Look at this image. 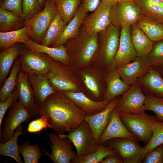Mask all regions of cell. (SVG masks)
Masks as SVG:
<instances>
[{
    "label": "cell",
    "instance_id": "cell-25",
    "mask_svg": "<svg viewBox=\"0 0 163 163\" xmlns=\"http://www.w3.org/2000/svg\"><path fill=\"white\" fill-rule=\"evenodd\" d=\"M88 12L81 4L73 18L67 24L62 34L51 47L63 45L69 40L76 37L80 31V27L87 16Z\"/></svg>",
    "mask_w": 163,
    "mask_h": 163
},
{
    "label": "cell",
    "instance_id": "cell-49",
    "mask_svg": "<svg viewBox=\"0 0 163 163\" xmlns=\"http://www.w3.org/2000/svg\"><path fill=\"white\" fill-rule=\"evenodd\" d=\"M138 1L152 3L163 6V3L161 0H134V1Z\"/></svg>",
    "mask_w": 163,
    "mask_h": 163
},
{
    "label": "cell",
    "instance_id": "cell-7",
    "mask_svg": "<svg viewBox=\"0 0 163 163\" xmlns=\"http://www.w3.org/2000/svg\"><path fill=\"white\" fill-rule=\"evenodd\" d=\"M57 12L53 0H46L43 9L32 19L25 21L32 40L41 44L50 24Z\"/></svg>",
    "mask_w": 163,
    "mask_h": 163
},
{
    "label": "cell",
    "instance_id": "cell-4",
    "mask_svg": "<svg viewBox=\"0 0 163 163\" xmlns=\"http://www.w3.org/2000/svg\"><path fill=\"white\" fill-rule=\"evenodd\" d=\"M52 86L57 92L80 91L79 82L74 77L71 67L51 58L50 69L46 75Z\"/></svg>",
    "mask_w": 163,
    "mask_h": 163
},
{
    "label": "cell",
    "instance_id": "cell-11",
    "mask_svg": "<svg viewBox=\"0 0 163 163\" xmlns=\"http://www.w3.org/2000/svg\"><path fill=\"white\" fill-rule=\"evenodd\" d=\"M143 15L133 2H118L112 6L110 19L112 24L122 28L136 23Z\"/></svg>",
    "mask_w": 163,
    "mask_h": 163
},
{
    "label": "cell",
    "instance_id": "cell-51",
    "mask_svg": "<svg viewBox=\"0 0 163 163\" xmlns=\"http://www.w3.org/2000/svg\"><path fill=\"white\" fill-rule=\"evenodd\" d=\"M107 2L112 5L118 2V0H104Z\"/></svg>",
    "mask_w": 163,
    "mask_h": 163
},
{
    "label": "cell",
    "instance_id": "cell-35",
    "mask_svg": "<svg viewBox=\"0 0 163 163\" xmlns=\"http://www.w3.org/2000/svg\"><path fill=\"white\" fill-rule=\"evenodd\" d=\"M20 71V64L17 58L14 63L8 77L1 87L0 102L6 101L15 88L17 76Z\"/></svg>",
    "mask_w": 163,
    "mask_h": 163
},
{
    "label": "cell",
    "instance_id": "cell-15",
    "mask_svg": "<svg viewBox=\"0 0 163 163\" xmlns=\"http://www.w3.org/2000/svg\"><path fill=\"white\" fill-rule=\"evenodd\" d=\"M112 5L104 0H101L93 13L84 20L83 26L88 32L98 33L111 24L110 14Z\"/></svg>",
    "mask_w": 163,
    "mask_h": 163
},
{
    "label": "cell",
    "instance_id": "cell-48",
    "mask_svg": "<svg viewBox=\"0 0 163 163\" xmlns=\"http://www.w3.org/2000/svg\"><path fill=\"white\" fill-rule=\"evenodd\" d=\"M100 163H123L120 157L117 154L107 155Z\"/></svg>",
    "mask_w": 163,
    "mask_h": 163
},
{
    "label": "cell",
    "instance_id": "cell-54",
    "mask_svg": "<svg viewBox=\"0 0 163 163\" xmlns=\"http://www.w3.org/2000/svg\"><path fill=\"white\" fill-rule=\"evenodd\" d=\"M163 3V0H161Z\"/></svg>",
    "mask_w": 163,
    "mask_h": 163
},
{
    "label": "cell",
    "instance_id": "cell-30",
    "mask_svg": "<svg viewBox=\"0 0 163 163\" xmlns=\"http://www.w3.org/2000/svg\"><path fill=\"white\" fill-rule=\"evenodd\" d=\"M25 24V21L22 16L0 8V32L18 30Z\"/></svg>",
    "mask_w": 163,
    "mask_h": 163
},
{
    "label": "cell",
    "instance_id": "cell-3",
    "mask_svg": "<svg viewBox=\"0 0 163 163\" xmlns=\"http://www.w3.org/2000/svg\"><path fill=\"white\" fill-rule=\"evenodd\" d=\"M120 31V27L111 24L98 33V48L92 60L97 61L104 73L116 68L114 59L119 47Z\"/></svg>",
    "mask_w": 163,
    "mask_h": 163
},
{
    "label": "cell",
    "instance_id": "cell-8",
    "mask_svg": "<svg viewBox=\"0 0 163 163\" xmlns=\"http://www.w3.org/2000/svg\"><path fill=\"white\" fill-rule=\"evenodd\" d=\"M51 58L46 54L34 51L23 46L18 57L20 64V71L27 75L35 73L46 75L50 69Z\"/></svg>",
    "mask_w": 163,
    "mask_h": 163
},
{
    "label": "cell",
    "instance_id": "cell-46",
    "mask_svg": "<svg viewBox=\"0 0 163 163\" xmlns=\"http://www.w3.org/2000/svg\"><path fill=\"white\" fill-rule=\"evenodd\" d=\"M47 127L50 128L46 119L44 117H40L29 124L27 131L30 133H39Z\"/></svg>",
    "mask_w": 163,
    "mask_h": 163
},
{
    "label": "cell",
    "instance_id": "cell-17",
    "mask_svg": "<svg viewBox=\"0 0 163 163\" xmlns=\"http://www.w3.org/2000/svg\"><path fill=\"white\" fill-rule=\"evenodd\" d=\"M16 87L18 93L19 101L28 110L32 117L37 116L39 107L34 91L28 80L27 75L21 71L17 76Z\"/></svg>",
    "mask_w": 163,
    "mask_h": 163
},
{
    "label": "cell",
    "instance_id": "cell-16",
    "mask_svg": "<svg viewBox=\"0 0 163 163\" xmlns=\"http://www.w3.org/2000/svg\"><path fill=\"white\" fill-rule=\"evenodd\" d=\"M131 26L123 27L120 30L119 47L114 59L116 69L132 62L137 56L131 40Z\"/></svg>",
    "mask_w": 163,
    "mask_h": 163
},
{
    "label": "cell",
    "instance_id": "cell-44",
    "mask_svg": "<svg viewBox=\"0 0 163 163\" xmlns=\"http://www.w3.org/2000/svg\"><path fill=\"white\" fill-rule=\"evenodd\" d=\"M22 0H0V6L22 16Z\"/></svg>",
    "mask_w": 163,
    "mask_h": 163
},
{
    "label": "cell",
    "instance_id": "cell-19",
    "mask_svg": "<svg viewBox=\"0 0 163 163\" xmlns=\"http://www.w3.org/2000/svg\"><path fill=\"white\" fill-rule=\"evenodd\" d=\"M61 92L73 101L86 116H91L98 113L105 109L110 102L105 100H94L81 91Z\"/></svg>",
    "mask_w": 163,
    "mask_h": 163
},
{
    "label": "cell",
    "instance_id": "cell-10",
    "mask_svg": "<svg viewBox=\"0 0 163 163\" xmlns=\"http://www.w3.org/2000/svg\"><path fill=\"white\" fill-rule=\"evenodd\" d=\"M114 110L120 113H137L145 110V94L139 84L130 86L122 95Z\"/></svg>",
    "mask_w": 163,
    "mask_h": 163
},
{
    "label": "cell",
    "instance_id": "cell-38",
    "mask_svg": "<svg viewBox=\"0 0 163 163\" xmlns=\"http://www.w3.org/2000/svg\"><path fill=\"white\" fill-rule=\"evenodd\" d=\"M149 126L152 132V137L149 142L143 147L147 153L163 144V121L157 119L152 120L149 123Z\"/></svg>",
    "mask_w": 163,
    "mask_h": 163
},
{
    "label": "cell",
    "instance_id": "cell-20",
    "mask_svg": "<svg viewBox=\"0 0 163 163\" xmlns=\"http://www.w3.org/2000/svg\"><path fill=\"white\" fill-rule=\"evenodd\" d=\"M119 138L138 141L123 123L119 113L113 110L111 114L108 123L101 135L98 144L102 145L109 139Z\"/></svg>",
    "mask_w": 163,
    "mask_h": 163
},
{
    "label": "cell",
    "instance_id": "cell-32",
    "mask_svg": "<svg viewBox=\"0 0 163 163\" xmlns=\"http://www.w3.org/2000/svg\"><path fill=\"white\" fill-rule=\"evenodd\" d=\"M67 24L57 12L48 27L41 44L52 46L61 36Z\"/></svg>",
    "mask_w": 163,
    "mask_h": 163
},
{
    "label": "cell",
    "instance_id": "cell-9",
    "mask_svg": "<svg viewBox=\"0 0 163 163\" xmlns=\"http://www.w3.org/2000/svg\"><path fill=\"white\" fill-rule=\"evenodd\" d=\"M69 132L67 134L58 135L61 137L71 140L76 148L78 158L89 153L97 144L91 127L84 120Z\"/></svg>",
    "mask_w": 163,
    "mask_h": 163
},
{
    "label": "cell",
    "instance_id": "cell-18",
    "mask_svg": "<svg viewBox=\"0 0 163 163\" xmlns=\"http://www.w3.org/2000/svg\"><path fill=\"white\" fill-rule=\"evenodd\" d=\"M121 97L119 96L114 99L105 109L98 113L91 116H85L84 120L91 127L97 144L101 135L108 123L111 113Z\"/></svg>",
    "mask_w": 163,
    "mask_h": 163
},
{
    "label": "cell",
    "instance_id": "cell-12",
    "mask_svg": "<svg viewBox=\"0 0 163 163\" xmlns=\"http://www.w3.org/2000/svg\"><path fill=\"white\" fill-rule=\"evenodd\" d=\"M32 117L26 108L19 101H15L11 106L0 133V143H4L13 136L14 131L21 124Z\"/></svg>",
    "mask_w": 163,
    "mask_h": 163
},
{
    "label": "cell",
    "instance_id": "cell-36",
    "mask_svg": "<svg viewBox=\"0 0 163 163\" xmlns=\"http://www.w3.org/2000/svg\"><path fill=\"white\" fill-rule=\"evenodd\" d=\"M57 12L67 24L73 18L81 4V0H53Z\"/></svg>",
    "mask_w": 163,
    "mask_h": 163
},
{
    "label": "cell",
    "instance_id": "cell-14",
    "mask_svg": "<svg viewBox=\"0 0 163 163\" xmlns=\"http://www.w3.org/2000/svg\"><path fill=\"white\" fill-rule=\"evenodd\" d=\"M152 67L147 56H138L133 61L117 69L122 79L130 86L137 83Z\"/></svg>",
    "mask_w": 163,
    "mask_h": 163
},
{
    "label": "cell",
    "instance_id": "cell-52",
    "mask_svg": "<svg viewBox=\"0 0 163 163\" xmlns=\"http://www.w3.org/2000/svg\"><path fill=\"white\" fill-rule=\"evenodd\" d=\"M40 5L42 8L44 7L46 0H38Z\"/></svg>",
    "mask_w": 163,
    "mask_h": 163
},
{
    "label": "cell",
    "instance_id": "cell-53",
    "mask_svg": "<svg viewBox=\"0 0 163 163\" xmlns=\"http://www.w3.org/2000/svg\"><path fill=\"white\" fill-rule=\"evenodd\" d=\"M134 0H118V2H133Z\"/></svg>",
    "mask_w": 163,
    "mask_h": 163
},
{
    "label": "cell",
    "instance_id": "cell-23",
    "mask_svg": "<svg viewBox=\"0 0 163 163\" xmlns=\"http://www.w3.org/2000/svg\"><path fill=\"white\" fill-rule=\"evenodd\" d=\"M22 44L26 48L46 54L67 66H71V60L63 45L57 47H50L40 44L30 39Z\"/></svg>",
    "mask_w": 163,
    "mask_h": 163
},
{
    "label": "cell",
    "instance_id": "cell-45",
    "mask_svg": "<svg viewBox=\"0 0 163 163\" xmlns=\"http://www.w3.org/2000/svg\"><path fill=\"white\" fill-rule=\"evenodd\" d=\"M19 98L18 93L16 87L8 98L3 102H0V133L1 126L5 114L8 109L14 102Z\"/></svg>",
    "mask_w": 163,
    "mask_h": 163
},
{
    "label": "cell",
    "instance_id": "cell-5",
    "mask_svg": "<svg viewBox=\"0 0 163 163\" xmlns=\"http://www.w3.org/2000/svg\"><path fill=\"white\" fill-rule=\"evenodd\" d=\"M137 141L119 138L109 139L102 145L113 150L120 157L123 163H141L147 153Z\"/></svg>",
    "mask_w": 163,
    "mask_h": 163
},
{
    "label": "cell",
    "instance_id": "cell-50",
    "mask_svg": "<svg viewBox=\"0 0 163 163\" xmlns=\"http://www.w3.org/2000/svg\"><path fill=\"white\" fill-rule=\"evenodd\" d=\"M161 76L163 77V64L158 67H156Z\"/></svg>",
    "mask_w": 163,
    "mask_h": 163
},
{
    "label": "cell",
    "instance_id": "cell-1",
    "mask_svg": "<svg viewBox=\"0 0 163 163\" xmlns=\"http://www.w3.org/2000/svg\"><path fill=\"white\" fill-rule=\"evenodd\" d=\"M38 115L47 119L58 134H63L83 120L85 115L71 99L61 92L50 95L39 107Z\"/></svg>",
    "mask_w": 163,
    "mask_h": 163
},
{
    "label": "cell",
    "instance_id": "cell-41",
    "mask_svg": "<svg viewBox=\"0 0 163 163\" xmlns=\"http://www.w3.org/2000/svg\"><path fill=\"white\" fill-rule=\"evenodd\" d=\"M22 17L26 22L42 10L38 0H22Z\"/></svg>",
    "mask_w": 163,
    "mask_h": 163
},
{
    "label": "cell",
    "instance_id": "cell-27",
    "mask_svg": "<svg viewBox=\"0 0 163 163\" xmlns=\"http://www.w3.org/2000/svg\"><path fill=\"white\" fill-rule=\"evenodd\" d=\"M130 34L137 56H147L155 43L149 38L136 23L131 25Z\"/></svg>",
    "mask_w": 163,
    "mask_h": 163
},
{
    "label": "cell",
    "instance_id": "cell-24",
    "mask_svg": "<svg viewBox=\"0 0 163 163\" xmlns=\"http://www.w3.org/2000/svg\"><path fill=\"white\" fill-rule=\"evenodd\" d=\"M137 83L145 94L163 98V77L156 67L152 66L147 73Z\"/></svg>",
    "mask_w": 163,
    "mask_h": 163
},
{
    "label": "cell",
    "instance_id": "cell-37",
    "mask_svg": "<svg viewBox=\"0 0 163 163\" xmlns=\"http://www.w3.org/2000/svg\"><path fill=\"white\" fill-rule=\"evenodd\" d=\"M133 2L138 6L143 16L163 23V6L140 1Z\"/></svg>",
    "mask_w": 163,
    "mask_h": 163
},
{
    "label": "cell",
    "instance_id": "cell-28",
    "mask_svg": "<svg viewBox=\"0 0 163 163\" xmlns=\"http://www.w3.org/2000/svg\"><path fill=\"white\" fill-rule=\"evenodd\" d=\"M31 37L28 27L25 25L20 29L6 32H0V52L17 43H24Z\"/></svg>",
    "mask_w": 163,
    "mask_h": 163
},
{
    "label": "cell",
    "instance_id": "cell-13",
    "mask_svg": "<svg viewBox=\"0 0 163 163\" xmlns=\"http://www.w3.org/2000/svg\"><path fill=\"white\" fill-rule=\"evenodd\" d=\"M49 136L52 153L50 154L44 149L43 152L54 163H70L77 157L76 152L72 150V143L69 139L55 133H50Z\"/></svg>",
    "mask_w": 163,
    "mask_h": 163
},
{
    "label": "cell",
    "instance_id": "cell-21",
    "mask_svg": "<svg viewBox=\"0 0 163 163\" xmlns=\"http://www.w3.org/2000/svg\"><path fill=\"white\" fill-rule=\"evenodd\" d=\"M106 89L103 100L110 102L122 95L130 86L121 78L116 68L104 73Z\"/></svg>",
    "mask_w": 163,
    "mask_h": 163
},
{
    "label": "cell",
    "instance_id": "cell-2",
    "mask_svg": "<svg viewBox=\"0 0 163 163\" xmlns=\"http://www.w3.org/2000/svg\"><path fill=\"white\" fill-rule=\"evenodd\" d=\"M63 45L72 65L86 66L92 60L98 49V33H90L83 26L76 37L69 40Z\"/></svg>",
    "mask_w": 163,
    "mask_h": 163
},
{
    "label": "cell",
    "instance_id": "cell-6",
    "mask_svg": "<svg viewBox=\"0 0 163 163\" xmlns=\"http://www.w3.org/2000/svg\"><path fill=\"white\" fill-rule=\"evenodd\" d=\"M119 114L122 122L128 130L138 141L142 142L146 145L152 136L149 123L152 120H158L156 115H149L145 111L137 113Z\"/></svg>",
    "mask_w": 163,
    "mask_h": 163
},
{
    "label": "cell",
    "instance_id": "cell-26",
    "mask_svg": "<svg viewBox=\"0 0 163 163\" xmlns=\"http://www.w3.org/2000/svg\"><path fill=\"white\" fill-rule=\"evenodd\" d=\"M23 46L17 43L0 53V86L3 85Z\"/></svg>",
    "mask_w": 163,
    "mask_h": 163
},
{
    "label": "cell",
    "instance_id": "cell-39",
    "mask_svg": "<svg viewBox=\"0 0 163 163\" xmlns=\"http://www.w3.org/2000/svg\"><path fill=\"white\" fill-rule=\"evenodd\" d=\"M18 149L19 153L22 155L25 163H38L39 159L43 155L37 145H30L28 141L18 145Z\"/></svg>",
    "mask_w": 163,
    "mask_h": 163
},
{
    "label": "cell",
    "instance_id": "cell-47",
    "mask_svg": "<svg viewBox=\"0 0 163 163\" xmlns=\"http://www.w3.org/2000/svg\"><path fill=\"white\" fill-rule=\"evenodd\" d=\"M101 0H81V4L87 11L93 12L97 8Z\"/></svg>",
    "mask_w": 163,
    "mask_h": 163
},
{
    "label": "cell",
    "instance_id": "cell-42",
    "mask_svg": "<svg viewBox=\"0 0 163 163\" xmlns=\"http://www.w3.org/2000/svg\"><path fill=\"white\" fill-rule=\"evenodd\" d=\"M147 57L152 66L158 67L163 64V40L154 43Z\"/></svg>",
    "mask_w": 163,
    "mask_h": 163
},
{
    "label": "cell",
    "instance_id": "cell-40",
    "mask_svg": "<svg viewBox=\"0 0 163 163\" xmlns=\"http://www.w3.org/2000/svg\"><path fill=\"white\" fill-rule=\"evenodd\" d=\"M145 94V110L153 112L158 120L163 121V98L156 97L150 94Z\"/></svg>",
    "mask_w": 163,
    "mask_h": 163
},
{
    "label": "cell",
    "instance_id": "cell-43",
    "mask_svg": "<svg viewBox=\"0 0 163 163\" xmlns=\"http://www.w3.org/2000/svg\"><path fill=\"white\" fill-rule=\"evenodd\" d=\"M142 163H163V144L148 152Z\"/></svg>",
    "mask_w": 163,
    "mask_h": 163
},
{
    "label": "cell",
    "instance_id": "cell-33",
    "mask_svg": "<svg viewBox=\"0 0 163 163\" xmlns=\"http://www.w3.org/2000/svg\"><path fill=\"white\" fill-rule=\"evenodd\" d=\"M23 132V127L21 125L17 128L13 136L8 140L5 142L0 143L1 155L11 157L18 163H23L19 155L17 144L18 137Z\"/></svg>",
    "mask_w": 163,
    "mask_h": 163
},
{
    "label": "cell",
    "instance_id": "cell-22",
    "mask_svg": "<svg viewBox=\"0 0 163 163\" xmlns=\"http://www.w3.org/2000/svg\"><path fill=\"white\" fill-rule=\"evenodd\" d=\"M27 75L39 107L48 97L57 91L51 85L46 75L35 73Z\"/></svg>",
    "mask_w": 163,
    "mask_h": 163
},
{
    "label": "cell",
    "instance_id": "cell-31",
    "mask_svg": "<svg viewBox=\"0 0 163 163\" xmlns=\"http://www.w3.org/2000/svg\"><path fill=\"white\" fill-rule=\"evenodd\" d=\"M83 83L92 97L96 101L103 100L104 95L103 94L101 81L100 77L95 72L90 70H85L82 74Z\"/></svg>",
    "mask_w": 163,
    "mask_h": 163
},
{
    "label": "cell",
    "instance_id": "cell-34",
    "mask_svg": "<svg viewBox=\"0 0 163 163\" xmlns=\"http://www.w3.org/2000/svg\"><path fill=\"white\" fill-rule=\"evenodd\" d=\"M117 154L112 149L97 144L89 153L82 157L76 158L71 163H100L108 155Z\"/></svg>",
    "mask_w": 163,
    "mask_h": 163
},
{
    "label": "cell",
    "instance_id": "cell-29",
    "mask_svg": "<svg viewBox=\"0 0 163 163\" xmlns=\"http://www.w3.org/2000/svg\"><path fill=\"white\" fill-rule=\"evenodd\" d=\"M136 23L152 41L155 43L163 40V23L143 15Z\"/></svg>",
    "mask_w": 163,
    "mask_h": 163
}]
</instances>
